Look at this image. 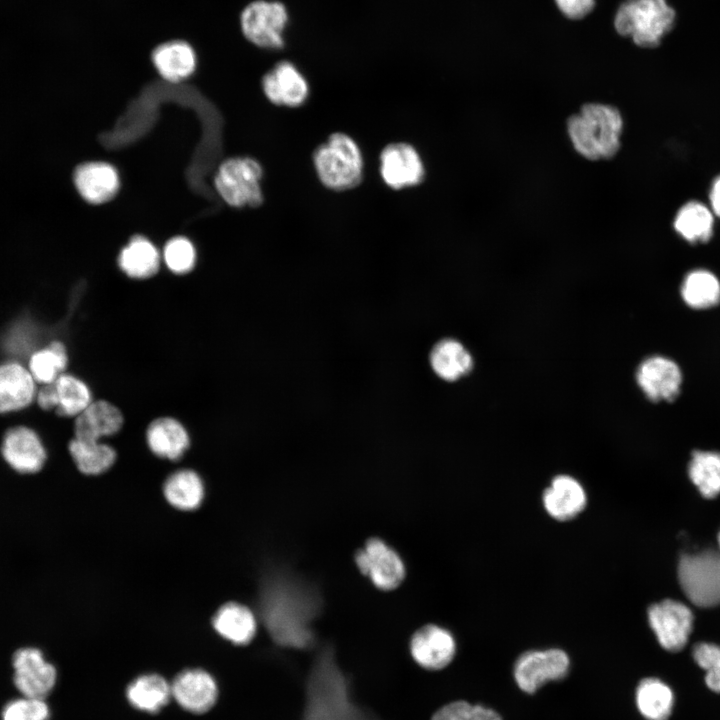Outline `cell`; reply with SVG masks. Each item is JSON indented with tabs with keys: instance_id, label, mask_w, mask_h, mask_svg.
Here are the masks:
<instances>
[{
	"instance_id": "obj_9",
	"label": "cell",
	"mask_w": 720,
	"mask_h": 720,
	"mask_svg": "<svg viewBox=\"0 0 720 720\" xmlns=\"http://www.w3.org/2000/svg\"><path fill=\"white\" fill-rule=\"evenodd\" d=\"M12 683L21 696L46 699L57 682L56 667L36 647H22L12 656Z\"/></svg>"
},
{
	"instance_id": "obj_35",
	"label": "cell",
	"mask_w": 720,
	"mask_h": 720,
	"mask_svg": "<svg viewBox=\"0 0 720 720\" xmlns=\"http://www.w3.org/2000/svg\"><path fill=\"white\" fill-rule=\"evenodd\" d=\"M691 481L705 498L720 494V453L695 451L688 467Z\"/></svg>"
},
{
	"instance_id": "obj_3",
	"label": "cell",
	"mask_w": 720,
	"mask_h": 720,
	"mask_svg": "<svg viewBox=\"0 0 720 720\" xmlns=\"http://www.w3.org/2000/svg\"><path fill=\"white\" fill-rule=\"evenodd\" d=\"M624 119L611 104L587 103L571 115L566 131L573 149L587 160L614 157L621 147Z\"/></svg>"
},
{
	"instance_id": "obj_29",
	"label": "cell",
	"mask_w": 720,
	"mask_h": 720,
	"mask_svg": "<svg viewBox=\"0 0 720 720\" xmlns=\"http://www.w3.org/2000/svg\"><path fill=\"white\" fill-rule=\"evenodd\" d=\"M163 494L173 507L191 511L200 506L204 497V485L195 471L181 469L166 479L163 485Z\"/></svg>"
},
{
	"instance_id": "obj_6",
	"label": "cell",
	"mask_w": 720,
	"mask_h": 720,
	"mask_svg": "<svg viewBox=\"0 0 720 720\" xmlns=\"http://www.w3.org/2000/svg\"><path fill=\"white\" fill-rule=\"evenodd\" d=\"M678 577L682 590L694 605L720 604V552L704 550L682 555Z\"/></svg>"
},
{
	"instance_id": "obj_14",
	"label": "cell",
	"mask_w": 720,
	"mask_h": 720,
	"mask_svg": "<svg viewBox=\"0 0 720 720\" xmlns=\"http://www.w3.org/2000/svg\"><path fill=\"white\" fill-rule=\"evenodd\" d=\"M267 99L278 106L297 108L310 95V87L302 72L290 61H280L262 79Z\"/></svg>"
},
{
	"instance_id": "obj_18",
	"label": "cell",
	"mask_w": 720,
	"mask_h": 720,
	"mask_svg": "<svg viewBox=\"0 0 720 720\" xmlns=\"http://www.w3.org/2000/svg\"><path fill=\"white\" fill-rule=\"evenodd\" d=\"M410 650L420 666L428 670H439L454 658L456 643L448 630L436 625H426L412 636Z\"/></svg>"
},
{
	"instance_id": "obj_27",
	"label": "cell",
	"mask_w": 720,
	"mask_h": 720,
	"mask_svg": "<svg viewBox=\"0 0 720 720\" xmlns=\"http://www.w3.org/2000/svg\"><path fill=\"white\" fill-rule=\"evenodd\" d=\"M126 697L134 708L148 713H156L172 697L171 685L158 674L141 675L128 685Z\"/></svg>"
},
{
	"instance_id": "obj_25",
	"label": "cell",
	"mask_w": 720,
	"mask_h": 720,
	"mask_svg": "<svg viewBox=\"0 0 720 720\" xmlns=\"http://www.w3.org/2000/svg\"><path fill=\"white\" fill-rule=\"evenodd\" d=\"M212 625L221 637L236 645L248 644L257 628L253 612L236 602L222 605L214 615Z\"/></svg>"
},
{
	"instance_id": "obj_34",
	"label": "cell",
	"mask_w": 720,
	"mask_h": 720,
	"mask_svg": "<svg viewBox=\"0 0 720 720\" xmlns=\"http://www.w3.org/2000/svg\"><path fill=\"white\" fill-rule=\"evenodd\" d=\"M57 407L61 416L76 417L93 401L88 385L81 379L61 374L55 381Z\"/></svg>"
},
{
	"instance_id": "obj_22",
	"label": "cell",
	"mask_w": 720,
	"mask_h": 720,
	"mask_svg": "<svg viewBox=\"0 0 720 720\" xmlns=\"http://www.w3.org/2000/svg\"><path fill=\"white\" fill-rule=\"evenodd\" d=\"M151 59L159 75L172 83L190 77L197 66V55L192 45L178 39L156 46L152 51Z\"/></svg>"
},
{
	"instance_id": "obj_15",
	"label": "cell",
	"mask_w": 720,
	"mask_h": 720,
	"mask_svg": "<svg viewBox=\"0 0 720 720\" xmlns=\"http://www.w3.org/2000/svg\"><path fill=\"white\" fill-rule=\"evenodd\" d=\"M1 453L10 467L22 474L40 471L46 461V451L39 436L24 426L13 427L5 433Z\"/></svg>"
},
{
	"instance_id": "obj_11",
	"label": "cell",
	"mask_w": 720,
	"mask_h": 720,
	"mask_svg": "<svg viewBox=\"0 0 720 720\" xmlns=\"http://www.w3.org/2000/svg\"><path fill=\"white\" fill-rule=\"evenodd\" d=\"M569 666V657L561 649L531 650L516 660L514 678L521 690L531 694L548 681L563 679Z\"/></svg>"
},
{
	"instance_id": "obj_30",
	"label": "cell",
	"mask_w": 720,
	"mask_h": 720,
	"mask_svg": "<svg viewBox=\"0 0 720 720\" xmlns=\"http://www.w3.org/2000/svg\"><path fill=\"white\" fill-rule=\"evenodd\" d=\"M674 695L668 685L657 678L643 679L636 689V705L647 720H667L673 709Z\"/></svg>"
},
{
	"instance_id": "obj_17",
	"label": "cell",
	"mask_w": 720,
	"mask_h": 720,
	"mask_svg": "<svg viewBox=\"0 0 720 720\" xmlns=\"http://www.w3.org/2000/svg\"><path fill=\"white\" fill-rule=\"evenodd\" d=\"M636 379L650 400L671 401L679 394L682 374L674 361L662 356H654L640 364Z\"/></svg>"
},
{
	"instance_id": "obj_5",
	"label": "cell",
	"mask_w": 720,
	"mask_h": 720,
	"mask_svg": "<svg viewBox=\"0 0 720 720\" xmlns=\"http://www.w3.org/2000/svg\"><path fill=\"white\" fill-rule=\"evenodd\" d=\"M674 10L665 0H627L617 11L615 28L641 47H655L670 31Z\"/></svg>"
},
{
	"instance_id": "obj_21",
	"label": "cell",
	"mask_w": 720,
	"mask_h": 720,
	"mask_svg": "<svg viewBox=\"0 0 720 720\" xmlns=\"http://www.w3.org/2000/svg\"><path fill=\"white\" fill-rule=\"evenodd\" d=\"M74 183L82 198L92 204L111 200L120 186L118 172L105 162H89L78 166L74 172Z\"/></svg>"
},
{
	"instance_id": "obj_44",
	"label": "cell",
	"mask_w": 720,
	"mask_h": 720,
	"mask_svg": "<svg viewBox=\"0 0 720 720\" xmlns=\"http://www.w3.org/2000/svg\"><path fill=\"white\" fill-rule=\"evenodd\" d=\"M718 544H719V552H720V532L718 534Z\"/></svg>"
},
{
	"instance_id": "obj_41",
	"label": "cell",
	"mask_w": 720,
	"mask_h": 720,
	"mask_svg": "<svg viewBox=\"0 0 720 720\" xmlns=\"http://www.w3.org/2000/svg\"><path fill=\"white\" fill-rule=\"evenodd\" d=\"M559 9L569 18H582L594 5V0H556Z\"/></svg>"
},
{
	"instance_id": "obj_43",
	"label": "cell",
	"mask_w": 720,
	"mask_h": 720,
	"mask_svg": "<svg viewBox=\"0 0 720 720\" xmlns=\"http://www.w3.org/2000/svg\"><path fill=\"white\" fill-rule=\"evenodd\" d=\"M710 203L712 212L720 217V176L715 179L710 191Z\"/></svg>"
},
{
	"instance_id": "obj_40",
	"label": "cell",
	"mask_w": 720,
	"mask_h": 720,
	"mask_svg": "<svg viewBox=\"0 0 720 720\" xmlns=\"http://www.w3.org/2000/svg\"><path fill=\"white\" fill-rule=\"evenodd\" d=\"M693 658L706 671L705 682L708 688L720 693V646L698 643L693 648Z\"/></svg>"
},
{
	"instance_id": "obj_1",
	"label": "cell",
	"mask_w": 720,
	"mask_h": 720,
	"mask_svg": "<svg viewBox=\"0 0 720 720\" xmlns=\"http://www.w3.org/2000/svg\"><path fill=\"white\" fill-rule=\"evenodd\" d=\"M318 610V598L293 581L273 578L263 587L262 618L279 645L299 649L311 646L314 636L310 623Z\"/></svg>"
},
{
	"instance_id": "obj_36",
	"label": "cell",
	"mask_w": 720,
	"mask_h": 720,
	"mask_svg": "<svg viewBox=\"0 0 720 720\" xmlns=\"http://www.w3.org/2000/svg\"><path fill=\"white\" fill-rule=\"evenodd\" d=\"M67 361L65 346L59 341H54L48 347L32 355L29 371L34 380L49 384L63 374Z\"/></svg>"
},
{
	"instance_id": "obj_8",
	"label": "cell",
	"mask_w": 720,
	"mask_h": 720,
	"mask_svg": "<svg viewBox=\"0 0 720 720\" xmlns=\"http://www.w3.org/2000/svg\"><path fill=\"white\" fill-rule=\"evenodd\" d=\"M289 21L286 6L280 1L254 0L240 14V27L244 37L253 45L264 49L284 46V32Z\"/></svg>"
},
{
	"instance_id": "obj_12",
	"label": "cell",
	"mask_w": 720,
	"mask_h": 720,
	"mask_svg": "<svg viewBox=\"0 0 720 720\" xmlns=\"http://www.w3.org/2000/svg\"><path fill=\"white\" fill-rule=\"evenodd\" d=\"M648 622L662 648L677 652L687 644L693 614L685 604L666 599L648 608Z\"/></svg>"
},
{
	"instance_id": "obj_20",
	"label": "cell",
	"mask_w": 720,
	"mask_h": 720,
	"mask_svg": "<svg viewBox=\"0 0 720 720\" xmlns=\"http://www.w3.org/2000/svg\"><path fill=\"white\" fill-rule=\"evenodd\" d=\"M124 424L121 410L106 400L92 401L75 419L76 439L101 441L118 433Z\"/></svg>"
},
{
	"instance_id": "obj_16",
	"label": "cell",
	"mask_w": 720,
	"mask_h": 720,
	"mask_svg": "<svg viewBox=\"0 0 720 720\" xmlns=\"http://www.w3.org/2000/svg\"><path fill=\"white\" fill-rule=\"evenodd\" d=\"M171 685V695L185 710L201 714L210 710L218 696L214 678L202 669L179 673Z\"/></svg>"
},
{
	"instance_id": "obj_33",
	"label": "cell",
	"mask_w": 720,
	"mask_h": 720,
	"mask_svg": "<svg viewBox=\"0 0 720 720\" xmlns=\"http://www.w3.org/2000/svg\"><path fill=\"white\" fill-rule=\"evenodd\" d=\"M685 303L694 309H707L720 301V282L707 270L690 272L681 286Z\"/></svg>"
},
{
	"instance_id": "obj_28",
	"label": "cell",
	"mask_w": 720,
	"mask_h": 720,
	"mask_svg": "<svg viewBox=\"0 0 720 720\" xmlns=\"http://www.w3.org/2000/svg\"><path fill=\"white\" fill-rule=\"evenodd\" d=\"M430 364L435 374L445 381H455L472 368V357L458 341L444 339L434 345Z\"/></svg>"
},
{
	"instance_id": "obj_19",
	"label": "cell",
	"mask_w": 720,
	"mask_h": 720,
	"mask_svg": "<svg viewBox=\"0 0 720 720\" xmlns=\"http://www.w3.org/2000/svg\"><path fill=\"white\" fill-rule=\"evenodd\" d=\"M542 502L546 512L557 521H569L586 507L587 495L581 483L572 476L554 477L544 490Z\"/></svg>"
},
{
	"instance_id": "obj_24",
	"label": "cell",
	"mask_w": 720,
	"mask_h": 720,
	"mask_svg": "<svg viewBox=\"0 0 720 720\" xmlns=\"http://www.w3.org/2000/svg\"><path fill=\"white\" fill-rule=\"evenodd\" d=\"M34 395L35 383L29 370L15 362L0 365V413L28 406Z\"/></svg>"
},
{
	"instance_id": "obj_10",
	"label": "cell",
	"mask_w": 720,
	"mask_h": 720,
	"mask_svg": "<svg viewBox=\"0 0 720 720\" xmlns=\"http://www.w3.org/2000/svg\"><path fill=\"white\" fill-rule=\"evenodd\" d=\"M379 174L387 187L403 190L420 185L425 179L426 168L412 144L392 142L379 154Z\"/></svg>"
},
{
	"instance_id": "obj_39",
	"label": "cell",
	"mask_w": 720,
	"mask_h": 720,
	"mask_svg": "<svg viewBox=\"0 0 720 720\" xmlns=\"http://www.w3.org/2000/svg\"><path fill=\"white\" fill-rule=\"evenodd\" d=\"M432 720H502L500 715L481 705L455 701L440 708Z\"/></svg>"
},
{
	"instance_id": "obj_23",
	"label": "cell",
	"mask_w": 720,
	"mask_h": 720,
	"mask_svg": "<svg viewBox=\"0 0 720 720\" xmlns=\"http://www.w3.org/2000/svg\"><path fill=\"white\" fill-rule=\"evenodd\" d=\"M145 437L150 451L168 460L181 458L190 446V436L186 427L178 419L170 416L158 417L151 421Z\"/></svg>"
},
{
	"instance_id": "obj_38",
	"label": "cell",
	"mask_w": 720,
	"mask_h": 720,
	"mask_svg": "<svg viewBox=\"0 0 720 720\" xmlns=\"http://www.w3.org/2000/svg\"><path fill=\"white\" fill-rule=\"evenodd\" d=\"M163 260L171 272L186 274L195 266L196 251L189 239L181 236L174 237L164 247Z\"/></svg>"
},
{
	"instance_id": "obj_37",
	"label": "cell",
	"mask_w": 720,
	"mask_h": 720,
	"mask_svg": "<svg viewBox=\"0 0 720 720\" xmlns=\"http://www.w3.org/2000/svg\"><path fill=\"white\" fill-rule=\"evenodd\" d=\"M51 709L46 699L19 696L1 709V720H50Z\"/></svg>"
},
{
	"instance_id": "obj_26",
	"label": "cell",
	"mask_w": 720,
	"mask_h": 720,
	"mask_svg": "<svg viewBox=\"0 0 720 720\" xmlns=\"http://www.w3.org/2000/svg\"><path fill=\"white\" fill-rule=\"evenodd\" d=\"M118 265L130 278L147 279L158 272L160 253L148 239L135 236L121 250Z\"/></svg>"
},
{
	"instance_id": "obj_7",
	"label": "cell",
	"mask_w": 720,
	"mask_h": 720,
	"mask_svg": "<svg viewBox=\"0 0 720 720\" xmlns=\"http://www.w3.org/2000/svg\"><path fill=\"white\" fill-rule=\"evenodd\" d=\"M262 166L249 157L223 162L215 176V187L223 200L233 207H257L263 202Z\"/></svg>"
},
{
	"instance_id": "obj_2",
	"label": "cell",
	"mask_w": 720,
	"mask_h": 720,
	"mask_svg": "<svg viewBox=\"0 0 720 720\" xmlns=\"http://www.w3.org/2000/svg\"><path fill=\"white\" fill-rule=\"evenodd\" d=\"M305 703L303 720H376L353 701L330 648L321 651L312 666Z\"/></svg>"
},
{
	"instance_id": "obj_32",
	"label": "cell",
	"mask_w": 720,
	"mask_h": 720,
	"mask_svg": "<svg viewBox=\"0 0 720 720\" xmlns=\"http://www.w3.org/2000/svg\"><path fill=\"white\" fill-rule=\"evenodd\" d=\"M68 449L76 467L85 475H99L107 471L117 458L114 448L102 441L73 438Z\"/></svg>"
},
{
	"instance_id": "obj_31",
	"label": "cell",
	"mask_w": 720,
	"mask_h": 720,
	"mask_svg": "<svg viewBox=\"0 0 720 720\" xmlns=\"http://www.w3.org/2000/svg\"><path fill=\"white\" fill-rule=\"evenodd\" d=\"M673 224L676 232L688 242L703 243L712 236L714 216L704 204L691 201L678 210Z\"/></svg>"
},
{
	"instance_id": "obj_4",
	"label": "cell",
	"mask_w": 720,
	"mask_h": 720,
	"mask_svg": "<svg viewBox=\"0 0 720 720\" xmlns=\"http://www.w3.org/2000/svg\"><path fill=\"white\" fill-rule=\"evenodd\" d=\"M312 162L320 183L331 191L351 190L363 179L361 148L344 132H334L319 144L313 152Z\"/></svg>"
},
{
	"instance_id": "obj_42",
	"label": "cell",
	"mask_w": 720,
	"mask_h": 720,
	"mask_svg": "<svg viewBox=\"0 0 720 720\" xmlns=\"http://www.w3.org/2000/svg\"><path fill=\"white\" fill-rule=\"evenodd\" d=\"M37 401L39 406L45 410L56 409L57 399L54 382L44 384V386L38 392Z\"/></svg>"
},
{
	"instance_id": "obj_13",
	"label": "cell",
	"mask_w": 720,
	"mask_h": 720,
	"mask_svg": "<svg viewBox=\"0 0 720 720\" xmlns=\"http://www.w3.org/2000/svg\"><path fill=\"white\" fill-rule=\"evenodd\" d=\"M355 561L360 571L382 590L395 589L405 576L398 554L377 538L370 539L365 548L356 553Z\"/></svg>"
}]
</instances>
